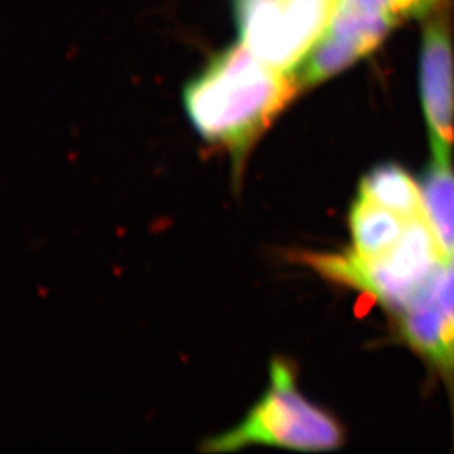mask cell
I'll list each match as a JSON object with an SVG mask.
<instances>
[{
	"label": "cell",
	"instance_id": "1",
	"mask_svg": "<svg viewBox=\"0 0 454 454\" xmlns=\"http://www.w3.org/2000/svg\"><path fill=\"white\" fill-rule=\"evenodd\" d=\"M301 89L296 74L270 67L245 44L215 56L185 87L190 122L209 146L228 154L237 190L257 142Z\"/></svg>",
	"mask_w": 454,
	"mask_h": 454
},
{
	"label": "cell",
	"instance_id": "2",
	"mask_svg": "<svg viewBox=\"0 0 454 454\" xmlns=\"http://www.w3.org/2000/svg\"><path fill=\"white\" fill-rule=\"evenodd\" d=\"M346 429L331 411L304 397L296 364L284 356L270 360V386L234 428L207 438L202 453H231L246 447H278L322 453L341 449Z\"/></svg>",
	"mask_w": 454,
	"mask_h": 454
},
{
	"label": "cell",
	"instance_id": "3",
	"mask_svg": "<svg viewBox=\"0 0 454 454\" xmlns=\"http://www.w3.org/2000/svg\"><path fill=\"white\" fill-rule=\"evenodd\" d=\"M296 259L331 283L371 293L395 315L428 287L447 256L422 216L409 221L399 243L372 261L350 252H301Z\"/></svg>",
	"mask_w": 454,
	"mask_h": 454
},
{
	"label": "cell",
	"instance_id": "4",
	"mask_svg": "<svg viewBox=\"0 0 454 454\" xmlns=\"http://www.w3.org/2000/svg\"><path fill=\"white\" fill-rule=\"evenodd\" d=\"M234 6L246 48L293 73L324 35L335 0H234Z\"/></svg>",
	"mask_w": 454,
	"mask_h": 454
},
{
	"label": "cell",
	"instance_id": "5",
	"mask_svg": "<svg viewBox=\"0 0 454 454\" xmlns=\"http://www.w3.org/2000/svg\"><path fill=\"white\" fill-rule=\"evenodd\" d=\"M420 51V96L433 160L451 163L454 146V51L450 11L429 13Z\"/></svg>",
	"mask_w": 454,
	"mask_h": 454
},
{
	"label": "cell",
	"instance_id": "6",
	"mask_svg": "<svg viewBox=\"0 0 454 454\" xmlns=\"http://www.w3.org/2000/svg\"><path fill=\"white\" fill-rule=\"evenodd\" d=\"M433 281V279H431ZM402 339L454 386V303L425 288L395 313Z\"/></svg>",
	"mask_w": 454,
	"mask_h": 454
},
{
	"label": "cell",
	"instance_id": "7",
	"mask_svg": "<svg viewBox=\"0 0 454 454\" xmlns=\"http://www.w3.org/2000/svg\"><path fill=\"white\" fill-rule=\"evenodd\" d=\"M406 219L357 196L348 214V228L356 257L372 261L390 252L406 230Z\"/></svg>",
	"mask_w": 454,
	"mask_h": 454
},
{
	"label": "cell",
	"instance_id": "8",
	"mask_svg": "<svg viewBox=\"0 0 454 454\" xmlns=\"http://www.w3.org/2000/svg\"><path fill=\"white\" fill-rule=\"evenodd\" d=\"M357 196L406 221L425 216L419 183L397 163H382L371 169L360 181Z\"/></svg>",
	"mask_w": 454,
	"mask_h": 454
},
{
	"label": "cell",
	"instance_id": "9",
	"mask_svg": "<svg viewBox=\"0 0 454 454\" xmlns=\"http://www.w3.org/2000/svg\"><path fill=\"white\" fill-rule=\"evenodd\" d=\"M425 219L442 252L454 257V171L451 163H437L419 181Z\"/></svg>",
	"mask_w": 454,
	"mask_h": 454
},
{
	"label": "cell",
	"instance_id": "10",
	"mask_svg": "<svg viewBox=\"0 0 454 454\" xmlns=\"http://www.w3.org/2000/svg\"><path fill=\"white\" fill-rule=\"evenodd\" d=\"M334 9L362 15L391 18L397 22L411 17V0H335Z\"/></svg>",
	"mask_w": 454,
	"mask_h": 454
},
{
	"label": "cell",
	"instance_id": "11",
	"mask_svg": "<svg viewBox=\"0 0 454 454\" xmlns=\"http://www.w3.org/2000/svg\"><path fill=\"white\" fill-rule=\"evenodd\" d=\"M447 0H411V17H425L442 6Z\"/></svg>",
	"mask_w": 454,
	"mask_h": 454
}]
</instances>
